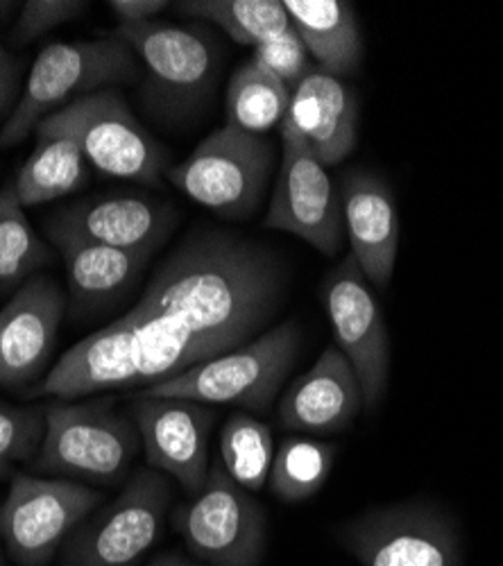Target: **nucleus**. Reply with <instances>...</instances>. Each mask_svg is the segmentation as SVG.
I'll use <instances>...</instances> for the list:
<instances>
[{
	"mask_svg": "<svg viewBox=\"0 0 503 566\" xmlns=\"http://www.w3.org/2000/svg\"><path fill=\"white\" fill-rule=\"evenodd\" d=\"M289 286L277 252L200 229L159 265L142 300L71 347L32 397L80 399L150 388L232 352L270 322Z\"/></svg>",
	"mask_w": 503,
	"mask_h": 566,
	"instance_id": "nucleus-1",
	"label": "nucleus"
},
{
	"mask_svg": "<svg viewBox=\"0 0 503 566\" xmlns=\"http://www.w3.org/2000/svg\"><path fill=\"white\" fill-rule=\"evenodd\" d=\"M139 75V60L116 36L49 43L36 55L14 112L0 127V148L23 144L41 120L66 105Z\"/></svg>",
	"mask_w": 503,
	"mask_h": 566,
	"instance_id": "nucleus-2",
	"label": "nucleus"
},
{
	"mask_svg": "<svg viewBox=\"0 0 503 566\" xmlns=\"http://www.w3.org/2000/svg\"><path fill=\"white\" fill-rule=\"evenodd\" d=\"M43 417L45 433L32 462L36 476L114 485L142 447L136 423L107 401L53 399L43 406Z\"/></svg>",
	"mask_w": 503,
	"mask_h": 566,
	"instance_id": "nucleus-3",
	"label": "nucleus"
},
{
	"mask_svg": "<svg viewBox=\"0 0 503 566\" xmlns=\"http://www.w3.org/2000/svg\"><path fill=\"white\" fill-rule=\"evenodd\" d=\"M300 343L302 334L297 324L284 322L268 328L259 338L150 386L139 395L189 399L205 406L227 403L265 412L295 365Z\"/></svg>",
	"mask_w": 503,
	"mask_h": 566,
	"instance_id": "nucleus-4",
	"label": "nucleus"
},
{
	"mask_svg": "<svg viewBox=\"0 0 503 566\" xmlns=\"http://www.w3.org/2000/svg\"><path fill=\"white\" fill-rule=\"evenodd\" d=\"M114 36L125 41L139 60L142 93L155 118L179 123L200 114L218 71V49L205 30L155 19L120 25Z\"/></svg>",
	"mask_w": 503,
	"mask_h": 566,
	"instance_id": "nucleus-5",
	"label": "nucleus"
},
{
	"mask_svg": "<svg viewBox=\"0 0 503 566\" xmlns=\"http://www.w3.org/2000/svg\"><path fill=\"white\" fill-rule=\"evenodd\" d=\"M272 164L274 148L265 136L222 125L166 175L196 205L227 220H243L259 209Z\"/></svg>",
	"mask_w": 503,
	"mask_h": 566,
	"instance_id": "nucleus-6",
	"label": "nucleus"
},
{
	"mask_svg": "<svg viewBox=\"0 0 503 566\" xmlns=\"http://www.w3.org/2000/svg\"><path fill=\"white\" fill-rule=\"evenodd\" d=\"M101 503L88 485L17 471L0 505V542L19 566H49Z\"/></svg>",
	"mask_w": 503,
	"mask_h": 566,
	"instance_id": "nucleus-7",
	"label": "nucleus"
},
{
	"mask_svg": "<svg viewBox=\"0 0 503 566\" xmlns=\"http://www.w3.org/2000/svg\"><path fill=\"white\" fill-rule=\"evenodd\" d=\"M172 490L157 469H142L62 546L60 566H129L161 535Z\"/></svg>",
	"mask_w": 503,
	"mask_h": 566,
	"instance_id": "nucleus-8",
	"label": "nucleus"
},
{
	"mask_svg": "<svg viewBox=\"0 0 503 566\" xmlns=\"http://www.w3.org/2000/svg\"><path fill=\"white\" fill-rule=\"evenodd\" d=\"M172 524L187 548L209 566H259L265 551L261 503L211 462L205 488L179 505Z\"/></svg>",
	"mask_w": 503,
	"mask_h": 566,
	"instance_id": "nucleus-9",
	"label": "nucleus"
},
{
	"mask_svg": "<svg viewBox=\"0 0 503 566\" xmlns=\"http://www.w3.org/2000/svg\"><path fill=\"white\" fill-rule=\"evenodd\" d=\"M75 140L84 159L107 177L157 186L168 172V153L136 120L120 91L91 93L51 114Z\"/></svg>",
	"mask_w": 503,
	"mask_h": 566,
	"instance_id": "nucleus-10",
	"label": "nucleus"
},
{
	"mask_svg": "<svg viewBox=\"0 0 503 566\" xmlns=\"http://www.w3.org/2000/svg\"><path fill=\"white\" fill-rule=\"evenodd\" d=\"M336 537L360 566H461L451 518L427 501L363 512Z\"/></svg>",
	"mask_w": 503,
	"mask_h": 566,
	"instance_id": "nucleus-11",
	"label": "nucleus"
},
{
	"mask_svg": "<svg viewBox=\"0 0 503 566\" xmlns=\"http://www.w3.org/2000/svg\"><path fill=\"white\" fill-rule=\"evenodd\" d=\"M280 132L282 161L265 227L293 233L325 256H336L345 239L338 188L291 127L282 123Z\"/></svg>",
	"mask_w": 503,
	"mask_h": 566,
	"instance_id": "nucleus-12",
	"label": "nucleus"
},
{
	"mask_svg": "<svg viewBox=\"0 0 503 566\" xmlns=\"http://www.w3.org/2000/svg\"><path fill=\"white\" fill-rule=\"evenodd\" d=\"M323 306L336 334V347L356 371L363 408L375 410L388 388L390 343L381 308L352 254L325 276Z\"/></svg>",
	"mask_w": 503,
	"mask_h": 566,
	"instance_id": "nucleus-13",
	"label": "nucleus"
},
{
	"mask_svg": "<svg viewBox=\"0 0 503 566\" xmlns=\"http://www.w3.org/2000/svg\"><path fill=\"white\" fill-rule=\"evenodd\" d=\"M132 415L150 469L172 476L181 490L196 496L211 467L209 436L216 412L189 399L136 395Z\"/></svg>",
	"mask_w": 503,
	"mask_h": 566,
	"instance_id": "nucleus-14",
	"label": "nucleus"
},
{
	"mask_svg": "<svg viewBox=\"0 0 503 566\" xmlns=\"http://www.w3.org/2000/svg\"><path fill=\"white\" fill-rule=\"evenodd\" d=\"M66 297L49 274H34L0 308V388L21 390L49 367Z\"/></svg>",
	"mask_w": 503,
	"mask_h": 566,
	"instance_id": "nucleus-15",
	"label": "nucleus"
},
{
	"mask_svg": "<svg viewBox=\"0 0 503 566\" xmlns=\"http://www.w3.org/2000/svg\"><path fill=\"white\" fill-rule=\"evenodd\" d=\"M175 218L168 205L136 196H109L57 211L45 231L116 250L155 254L175 227Z\"/></svg>",
	"mask_w": 503,
	"mask_h": 566,
	"instance_id": "nucleus-16",
	"label": "nucleus"
},
{
	"mask_svg": "<svg viewBox=\"0 0 503 566\" xmlns=\"http://www.w3.org/2000/svg\"><path fill=\"white\" fill-rule=\"evenodd\" d=\"M345 235L363 276L386 289L397 263L399 213L390 188L368 170H349L338 186Z\"/></svg>",
	"mask_w": 503,
	"mask_h": 566,
	"instance_id": "nucleus-17",
	"label": "nucleus"
},
{
	"mask_svg": "<svg viewBox=\"0 0 503 566\" xmlns=\"http://www.w3.org/2000/svg\"><path fill=\"white\" fill-rule=\"evenodd\" d=\"M360 408L363 395L356 371L334 345L284 390L277 419L282 429L325 436L345 431Z\"/></svg>",
	"mask_w": 503,
	"mask_h": 566,
	"instance_id": "nucleus-18",
	"label": "nucleus"
},
{
	"mask_svg": "<svg viewBox=\"0 0 503 566\" xmlns=\"http://www.w3.org/2000/svg\"><path fill=\"white\" fill-rule=\"evenodd\" d=\"M284 125L325 168L336 166L356 146L358 105L340 77L315 69L293 88Z\"/></svg>",
	"mask_w": 503,
	"mask_h": 566,
	"instance_id": "nucleus-19",
	"label": "nucleus"
},
{
	"mask_svg": "<svg viewBox=\"0 0 503 566\" xmlns=\"http://www.w3.org/2000/svg\"><path fill=\"white\" fill-rule=\"evenodd\" d=\"M60 250L69 276V289L77 308L91 311L127 291L150 261V252H129L86 243L73 235H49Z\"/></svg>",
	"mask_w": 503,
	"mask_h": 566,
	"instance_id": "nucleus-20",
	"label": "nucleus"
},
{
	"mask_svg": "<svg viewBox=\"0 0 503 566\" xmlns=\"http://www.w3.org/2000/svg\"><path fill=\"white\" fill-rule=\"evenodd\" d=\"M293 30L317 69L334 77L352 75L363 57V39L352 3L345 0H284Z\"/></svg>",
	"mask_w": 503,
	"mask_h": 566,
	"instance_id": "nucleus-21",
	"label": "nucleus"
},
{
	"mask_svg": "<svg viewBox=\"0 0 503 566\" xmlns=\"http://www.w3.org/2000/svg\"><path fill=\"white\" fill-rule=\"evenodd\" d=\"M34 134V150L14 181V191L23 209L66 198L88 181V161L77 140L62 125L45 118L36 125Z\"/></svg>",
	"mask_w": 503,
	"mask_h": 566,
	"instance_id": "nucleus-22",
	"label": "nucleus"
},
{
	"mask_svg": "<svg viewBox=\"0 0 503 566\" xmlns=\"http://www.w3.org/2000/svg\"><path fill=\"white\" fill-rule=\"evenodd\" d=\"M291 93L286 84L250 60L227 84L224 125L256 136L282 127L291 107Z\"/></svg>",
	"mask_w": 503,
	"mask_h": 566,
	"instance_id": "nucleus-23",
	"label": "nucleus"
},
{
	"mask_svg": "<svg viewBox=\"0 0 503 566\" xmlns=\"http://www.w3.org/2000/svg\"><path fill=\"white\" fill-rule=\"evenodd\" d=\"M177 10L213 23L232 41L252 49L293 28L282 0H187L177 3Z\"/></svg>",
	"mask_w": 503,
	"mask_h": 566,
	"instance_id": "nucleus-24",
	"label": "nucleus"
},
{
	"mask_svg": "<svg viewBox=\"0 0 503 566\" xmlns=\"http://www.w3.org/2000/svg\"><path fill=\"white\" fill-rule=\"evenodd\" d=\"M51 261V250L34 233L21 207L14 184L0 188V295L17 293L39 268Z\"/></svg>",
	"mask_w": 503,
	"mask_h": 566,
	"instance_id": "nucleus-25",
	"label": "nucleus"
},
{
	"mask_svg": "<svg viewBox=\"0 0 503 566\" xmlns=\"http://www.w3.org/2000/svg\"><path fill=\"white\" fill-rule=\"evenodd\" d=\"M336 449L311 438H286L274 451L270 490L284 503H302L325 488Z\"/></svg>",
	"mask_w": 503,
	"mask_h": 566,
	"instance_id": "nucleus-26",
	"label": "nucleus"
},
{
	"mask_svg": "<svg viewBox=\"0 0 503 566\" xmlns=\"http://www.w3.org/2000/svg\"><path fill=\"white\" fill-rule=\"evenodd\" d=\"M274 442L268 423L250 412H234L220 433V462L243 490L259 492L270 479Z\"/></svg>",
	"mask_w": 503,
	"mask_h": 566,
	"instance_id": "nucleus-27",
	"label": "nucleus"
},
{
	"mask_svg": "<svg viewBox=\"0 0 503 566\" xmlns=\"http://www.w3.org/2000/svg\"><path fill=\"white\" fill-rule=\"evenodd\" d=\"M43 433V406H10L0 401V479H12L19 464L36 460Z\"/></svg>",
	"mask_w": 503,
	"mask_h": 566,
	"instance_id": "nucleus-28",
	"label": "nucleus"
},
{
	"mask_svg": "<svg viewBox=\"0 0 503 566\" xmlns=\"http://www.w3.org/2000/svg\"><path fill=\"white\" fill-rule=\"evenodd\" d=\"M261 69H265L270 75L277 77L282 84H286L291 91L315 71V64L311 62V55L306 51L304 41L300 34L291 28L284 34L274 36L254 49L252 57Z\"/></svg>",
	"mask_w": 503,
	"mask_h": 566,
	"instance_id": "nucleus-29",
	"label": "nucleus"
},
{
	"mask_svg": "<svg viewBox=\"0 0 503 566\" xmlns=\"http://www.w3.org/2000/svg\"><path fill=\"white\" fill-rule=\"evenodd\" d=\"M84 0H28L21 3L12 39L17 45H28L86 12Z\"/></svg>",
	"mask_w": 503,
	"mask_h": 566,
	"instance_id": "nucleus-30",
	"label": "nucleus"
},
{
	"mask_svg": "<svg viewBox=\"0 0 503 566\" xmlns=\"http://www.w3.org/2000/svg\"><path fill=\"white\" fill-rule=\"evenodd\" d=\"M21 98V62L0 41V120H8Z\"/></svg>",
	"mask_w": 503,
	"mask_h": 566,
	"instance_id": "nucleus-31",
	"label": "nucleus"
},
{
	"mask_svg": "<svg viewBox=\"0 0 503 566\" xmlns=\"http://www.w3.org/2000/svg\"><path fill=\"white\" fill-rule=\"evenodd\" d=\"M109 8L118 17L120 25H142L155 21L168 3L166 0H109Z\"/></svg>",
	"mask_w": 503,
	"mask_h": 566,
	"instance_id": "nucleus-32",
	"label": "nucleus"
},
{
	"mask_svg": "<svg viewBox=\"0 0 503 566\" xmlns=\"http://www.w3.org/2000/svg\"><path fill=\"white\" fill-rule=\"evenodd\" d=\"M146 566H200V564H193V562H189L185 557H179L177 553H166V555H159L157 559H153Z\"/></svg>",
	"mask_w": 503,
	"mask_h": 566,
	"instance_id": "nucleus-33",
	"label": "nucleus"
},
{
	"mask_svg": "<svg viewBox=\"0 0 503 566\" xmlns=\"http://www.w3.org/2000/svg\"><path fill=\"white\" fill-rule=\"evenodd\" d=\"M0 566H6V562H3V551H0Z\"/></svg>",
	"mask_w": 503,
	"mask_h": 566,
	"instance_id": "nucleus-34",
	"label": "nucleus"
}]
</instances>
